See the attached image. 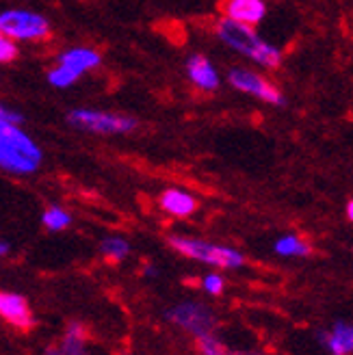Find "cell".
Segmentation results:
<instances>
[{
	"label": "cell",
	"instance_id": "obj_1",
	"mask_svg": "<svg viewBox=\"0 0 353 355\" xmlns=\"http://www.w3.org/2000/svg\"><path fill=\"white\" fill-rule=\"evenodd\" d=\"M42 165V148L17 123L0 117V169L28 175Z\"/></svg>",
	"mask_w": 353,
	"mask_h": 355
},
{
	"label": "cell",
	"instance_id": "obj_2",
	"mask_svg": "<svg viewBox=\"0 0 353 355\" xmlns=\"http://www.w3.org/2000/svg\"><path fill=\"white\" fill-rule=\"evenodd\" d=\"M215 33L225 46H230L239 55L264 69H277L282 65V52L269 42H264L254 31V26H245L227 20V17H221L215 24Z\"/></svg>",
	"mask_w": 353,
	"mask_h": 355
},
{
	"label": "cell",
	"instance_id": "obj_3",
	"mask_svg": "<svg viewBox=\"0 0 353 355\" xmlns=\"http://www.w3.org/2000/svg\"><path fill=\"white\" fill-rule=\"evenodd\" d=\"M169 245L175 252L198 260L202 264L217 266V269H239L245 264V258L241 252L232 250V247H223L217 243H208L202 239H193V236H171Z\"/></svg>",
	"mask_w": 353,
	"mask_h": 355
},
{
	"label": "cell",
	"instance_id": "obj_4",
	"mask_svg": "<svg viewBox=\"0 0 353 355\" xmlns=\"http://www.w3.org/2000/svg\"><path fill=\"white\" fill-rule=\"evenodd\" d=\"M0 31L13 42H44L50 37V22L28 9H7L0 13Z\"/></svg>",
	"mask_w": 353,
	"mask_h": 355
},
{
	"label": "cell",
	"instance_id": "obj_5",
	"mask_svg": "<svg viewBox=\"0 0 353 355\" xmlns=\"http://www.w3.org/2000/svg\"><path fill=\"white\" fill-rule=\"evenodd\" d=\"M67 121L69 126L98 132V135H128L137 128V119L130 115L94 111V109H74L67 115Z\"/></svg>",
	"mask_w": 353,
	"mask_h": 355
},
{
	"label": "cell",
	"instance_id": "obj_6",
	"mask_svg": "<svg viewBox=\"0 0 353 355\" xmlns=\"http://www.w3.org/2000/svg\"><path fill=\"white\" fill-rule=\"evenodd\" d=\"M227 83H230L236 92L254 96L256 100H262V102H267L271 106H282L286 102L275 83H271L264 74L256 72V69H250V67L230 69V74H227Z\"/></svg>",
	"mask_w": 353,
	"mask_h": 355
},
{
	"label": "cell",
	"instance_id": "obj_7",
	"mask_svg": "<svg viewBox=\"0 0 353 355\" xmlns=\"http://www.w3.org/2000/svg\"><path fill=\"white\" fill-rule=\"evenodd\" d=\"M167 318L173 323L182 327L184 331L193 334L196 338L204 334H210L215 327V314L210 308H206L204 304H196V301H187V304L173 306L167 312Z\"/></svg>",
	"mask_w": 353,
	"mask_h": 355
},
{
	"label": "cell",
	"instance_id": "obj_8",
	"mask_svg": "<svg viewBox=\"0 0 353 355\" xmlns=\"http://www.w3.org/2000/svg\"><path fill=\"white\" fill-rule=\"evenodd\" d=\"M223 17L245 26H256L267 15L264 0H223L221 5Z\"/></svg>",
	"mask_w": 353,
	"mask_h": 355
},
{
	"label": "cell",
	"instance_id": "obj_9",
	"mask_svg": "<svg viewBox=\"0 0 353 355\" xmlns=\"http://www.w3.org/2000/svg\"><path fill=\"white\" fill-rule=\"evenodd\" d=\"M0 316L9 321L15 327H31L33 325V314L31 308L26 304V299L17 293H7V291H0Z\"/></svg>",
	"mask_w": 353,
	"mask_h": 355
},
{
	"label": "cell",
	"instance_id": "obj_10",
	"mask_svg": "<svg viewBox=\"0 0 353 355\" xmlns=\"http://www.w3.org/2000/svg\"><path fill=\"white\" fill-rule=\"evenodd\" d=\"M187 74H189V80L196 87H200L202 92H217L221 85L217 67L204 55H193L187 61Z\"/></svg>",
	"mask_w": 353,
	"mask_h": 355
},
{
	"label": "cell",
	"instance_id": "obj_11",
	"mask_svg": "<svg viewBox=\"0 0 353 355\" xmlns=\"http://www.w3.org/2000/svg\"><path fill=\"white\" fill-rule=\"evenodd\" d=\"M319 340L332 355H351L353 351V327L345 321L334 323L332 329L321 331Z\"/></svg>",
	"mask_w": 353,
	"mask_h": 355
},
{
	"label": "cell",
	"instance_id": "obj_12",
	"mask_svg": "<svg viewBox=\"0 0 353 355\" xmlns=\"http://www.w3.org/2000/svg\"><path fill=\"white\" fill-rule=\"evenodd\" d=\"M57 63L69 67V69H74V72H78L80 76L85 72H92V69L100 67L102 63V57H100V52L94 50V48H67L63 50L61 55L57 57Z\"/></svg>",
	"mask_w": 353,
	"mask_h": 355
},
{
	"label": "cell",
	"instance_id": "obj_13",
	"mask_svg": "<svg viewBox=\"0 0 353 355\" xmlns=\"http://www.w3.org/2000/svg\"><path fill=\"white\" fill-rule=\"evenodd\" d=\"M158 204H161V208L167 212V215L178 217V219L191 217L193 212L198 210V200L193 198L191 193L182 191V189H167V191H163Z\"/></svg>",
	"mask_w": 353,
	"mask_h": 355
},
{
	"label": "cell",
	"instance_id": "obj_14",
	"mask_svg": "<svg viewBox=\"0 0 353 355\" xmlns=\"http://www.w3.org/2000/svg\"><path fill=\"white\" fill-rule=\"evenodd\" d=\"M46 355H87L85 349V329L78 323H72L67 327V334L61 343V347H50Z\"/></svg>",
	"mask_w": 353,
	"mask_h": 355
},
{
	"label": "cell",
	"instance_id": "obj_15",
	"mask_svg": "<svg viewBox=\"0 0 353 355\" xmlns=\"http://www.w3.org/2000/svg\"><path fill=\"white\" fill-rule=\"evenodd\" d=\"M273 250L277 256H284V258H306L312 254L310 243H306L302 236H297V234H286V236L277 239Z\"/></svg>",
	"mask_w": 353,
	"mask_h": 355
},
{
	"label": "cell",
	"instance_id": "obj_16",
	"mask_svg": "<svg viewBox=\"0 0 353 355\" xmlns=\"http://www.w3.org/2000/svg\"><path fill=\"white\" fill-rule=\"evenodd\" d=\"M100 252H102V256L107 258V260L119 262V260H123L130 254V245H128L126 239H121V236H109V239L102 241Z\"/></svg>",
	"mask_w": 353,
	"mask_h": 355
},
{
	"label": "cell",
	"instance_id": "obj_17",
	"mask_svg": "<svg viewBox=\"0 0 353 355\" xmlns=\"http://www.w3.org/2000/svg\"><path fill=\"white\" fill-rule=\"evenodd\" d=\"M42 223L50 232H61V230L69 227V223H72V215L61 206H50L42 215Z\"/></svg>",
	"mask_w": 353,
	"mask_h": 355
},
{
	"label": "cell",
	"instance_id": "obj_18",
	"mask_svg": "<svg viewBox=\"0 0 353 355\" xmlns=\"http://www.w3.org/2000/svg\"><path fill=\"white\" fill-rule=\"evenodd\" d=\"M78 78H80L78 72H74V69H69V67H65V65H61V63H57V65L48 72L50 85H55V87H59V89L72 87Z\"/></svg>",
	"mask_w": 353,
	"mask_h": 355
},
{
	"label": "cell",
	"instance_id": "obj_19",
	"mask_svg": "<svg viewBox=\"0 0 353 355\" xmlns=\"http://www.w3.org/2000/svg\"><path fill=\"white\" fill-rule=\"evenodd\" d=\"M17 59V46L13 40H9L7 35L0 31V65L11 63Z\"/></svg>",
	"mask_w": 353,
	"mask_h": 355
},
{
	"label": "cell",
	"instance_id": "obj_20",
	"mask_svg": "<svg viewBox=\"0 0 353 355\" xmlns=\"http://www.w3.org/2000/svg\"><path fill=\"white\" fill-rule=\"evenodd\" d=\"M202 288H204L208 295H221L223 288H225V279H223L219 273H208V275H204V279H202Z\"/></svg>",
	"mask_w": 353,
	"mask_h": 355
},
{
	"label": "cell",
	"instance_id": "obj_21",
	"mask_svg": "<svg viewBox=\"0 0 353 355\" xmlns=\"http://www.w3.org/2000/svg\"><path fill=\"white\" fill-rule=\"evenodd\" d=\"M0 117L7 119V121H13V123H22V115L20 113H15L11 109H7L5 104H0Z\"/></svg>",
	"mask_w": 353,
	"mask_h": 355
},
{
	"label": "cell",
	"instance_id": "obj_22",
	"mask_svg": "<svg viewBox=\"0 0 353 355\" xmlns=\"http://www.w3.org/2000/svg\"><path fill=\"white\" fill-rule=\"evenodd\" d=\"M9 254V245L3 241V239H0V258H3V256H7Z\"/></svg>",
	"mask_w": 353,
	"mask_h": 355
},
{
	"label": "cell",
	"instance_id": "obj_23",
	"mask_svg": "<svg viewBox=\"0 0 353 355\" xmlns=\"http://www.w3.org/2000/svg\"><path fill=\"white\" fill-rule=\"evenodd\" d=\"M345 212H347V219L351 221V219H353V202H351V200L347 202V210H345Z\"/></svg>",
	"mask_w": 353,
	"mask_h": 355
},
{
	"label": "cell",
	"instance_id": "obj_24",
	"mask_svg": "<svg viewBox=\"0 0 353 355\" xmlns=\"http://www.w3.org/2000/svg\"><path fill=\"white\" fill-rule=\"evenodd\" d=\"M146 275H148V277H154V275H156V269H154V266H148V269H146Z\"/></svg>",
	"mask_w": 353,
	"mask_h": 355
},
{
	"label": "cell",
	"instance_id": "obj_25",
	"mask_svg": "<svg viewBox=\"0 0 353 355\" xmlns=\"http://www.w3.org/2000/svg\"><path fill=\"white\" fill-rule=\"evenodd\" d=\"M232 355H260V353H234L232 351Z\"/></svg>",
	"mask_w": 353,
	"mask_h": 355
}]
</instances>
